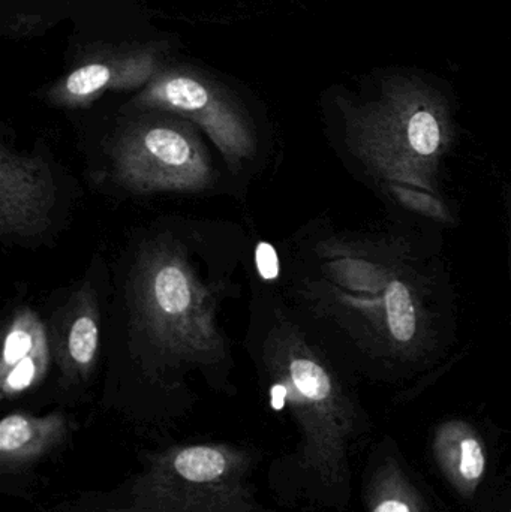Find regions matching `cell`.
<instances>
[{
  "label": "cell",
  "mask_w": 511,
  "mask_h": 512,
  "mask_svg": "<svg viewBox=\"0 0 511 512\" xmlns=\"http://www.w3.org/2000/svg\"><path fill=\"white\" fill-rule=\"evenodd\" d=\"M254 456L228 444L179 445L147 457L119 496L90 512H261Z\"/></svg>",
  "instance_id": "6da1fadb"
},
{
  "label": "cell",
  "mask_w": 511,
  "mask_h": 512,
  "mask_svg": "<svg viewBox=\"0 0 511 512\" xmlns=\"http://www.w3.org/2000/svg\"><path fill=\"white\" fill-rule=\"evenodd\" d=\"M215 298L177 246H149L134 274L138 324L159 349L188 358L215 360L224 337L215 324Z\"/></svg>",
  "instance_id": "7a4b0ae2"
},
{
  "label": "cell",
  "mask_w": 511,
  "mask_h": 512,
  "mask_svg": "<svg viewBox=\"0 0 511 512\" xmlns=\"http://www.w3.org/2000/svg\"><path fill=\"white\" fill-rule=\"evenodd\" d=\"M114 176L135 194L198 192L215 182V170L194 123L176 114L126 102L114 132Z\"/></svg>",
  "instance_id": "3957f363"
},
{
  "label": "cell",
  "mask_w": 511,
  "mask_h": 512,
  "mask_svg": "<svg viewBox=\"0 0 511 512\" xmlns=\"http://www.w3.org/2000/svg\"><path fill=\"white\" fill-rule=\"evenodd\" d=\"M128 102L200 126L233 171L257 152V126L239 84L203 63L174 56Z\"/></svg>",
  "instance_id": "277c9868"
},
{
  "label": "cell",
  "mask_w": 511,
  "mask_h": 512,
  "mask_svg": "<svg viewBox=\"0 0 511 512\" xmlns=\"http://www.w3.org/2000/svg\"><path fill=\"white\" fill-rule=\"evenodd\" d=\"M264 363L273 381V403H287L302 432L300 466L335 480L344 459V429L329 373L282 325L267 339Z\"/></svg>",
  "instance_id": "5b68a950"
},
{
  "label": "cell",
  "mask_w": 511,
  "mask_h": 512,
  "mask_svg": "<svg viewBox=\"0 0 511 512\" xmlns=\"http://www.w3.org/2000/svg\"><path fill=\"white\" fill-rule=\"evenodd\" d=\"M167 39L89 45L80 48L72 68L44 92L48 104L86 108L107 93L140 92L173 59Z\"/></svg>",
  "instance_id": "8992f818"
},
{
  "label": "cell",
  "mask_w": 511,
  "mask_h": 512,
  "mask_svg": "<svg viewBox=\"0 0 511 512\" xmlns=\"http://www.w3.org/2000/svg\"><path fill=\"white\" fill-rule=\"evenodd\" d=\"M56 186L38 158L0 147V231L3 236L30 237L48 227Z\"/></svg>",
  "instance_id": "52a82bcc"
},
{
  "label": "cell",
  "mask_w": 511,
  "mask_h": 512,
  "mask_svg": "<svg viewBox=\"0 0 511 512\" xmlns=\"http://www.w3.org/2000/svg\"><path fill=\"white\" fill-rule=\"evenodd\" d=\"M50 361L47 331L36 313L21 309L6 328L0 363V390L18 396L44 379Z\"/></svg>",
  "instance_id": "ba28073f"
},
{
  "label": "cell",
  "mask_w": 511,
  "mask_h": 512,
  "mask_svg": "<svg viewBox=\"0 0 511 512\" xmlns=\"http://www.w3.org/2000/svg\"><path fill=\"white\" fill-rule=\"evenodd\" d=\"M63 378L69 384L89 378L99 351V310L95 291L83 286L66 307L51 340Z\"/></svg>",
  "instance_id": "9c48e42d"
},
{
  "label": "cell",
  "mask_w": 511,
  "mask_h": 512,
  "mask_svg": "<svg viewBox=\"0 0 511 512\" xmlns=\"http://www.w3.org/2000/svg\"><path fill=\"white\" fill-rule=\"evenodd\" d=\"M68 435L65 415L9 414L0 423V472L17 474L44 459Z\"/></svg>",
  "instance_id": "30bf717a"
},
{
  "label": "cell",
  "mask_w": 511,
  "mask_h": 512,
  "mask_svg": "<svg viewBox=\"0 0 511 512\" xmlns=\"http://www.w3.org/2000/svg\"><path fill=\"white\" fill-rule=\"evenodd\" d=\"M434 450L450 484L461 495H473L486 472L485 448L474 430L464 423L446 424L437 433Z\"/></svg>",
  "instance_id": "8fae6325"
},
{
  "label": "cell",
  "mask_w": 511,
  "mask_h": 512,
  "mask_svg": "<svg viewBox=\"0 0 511 512\" xmlns=\"http://www.w3.org/2000/svg\"><path fill=\"white\" fill-rule=\"evenodd\" d=\"M371 512H423L416 489L398 469H386L375 481L371 493Z\"/></svg>",
  "instance_id": "7c38bea8"
},
{
  "label": "cell",
  "mask_w": 511,
  "mask_h": 512,
  "mask_svg": "<svg viewBox=\"0 0 511 512\" xmlns=\"http://www.w3.org/2000/svg\"><path fill=\"white\" fill-rule=\"evenodd\" d=\"M387 319L390 331L399 342H408L416 334V310L410 291L404 283H390L386 294Z\"/></svg>",
  "instance_id": "4fadbf2b"
},
{
  "label": "cell",
  "mask_w": 511,
  "mask_h": 512,
  "mask_svg": "<svg viewBox=\"0 0 511 512\" xmlns=\"http://www.w3.org/2000/svg\"><path fill=\"white\" fill-rule=\"evenodd\" d=\"M407 138L410 146L419 155L428 156L437 152L441 141L440 123L434 113L420 108L408 119Z\"/></svg>",
  "instance_id": "5bb4252c"
},
{
  "label": "cell",
  "mask_w": 511,
  "mask_h": 512,
  "mask_svg": "<svg viewBox=\"0 0 511 512\" xmlns=\"http://www.w3.org/2000/svg\"><path fill=\"white\" fill-rule=\"evenodd\" d=\"M395 192L399 200L405 206L410 207V209L417 210V212L423 213V215L434 216V218H444L443 206L435 198L402 188H395Z\"/></svg>",
  "instance_id": "9a60e30c"
},
{
  "label": "cell",
  "mask_w": 511,
  "mask_h": 512,
  "mask_svg": "<svg viewBox=\"0 0 511 512\" xmlns=\"http://www.w3.org/2000/svg\"><path fill=\"white\" fill-rule=\"evenodd\" d=\"M257 270L264 280H275L279 276V259L270 243L261 242L255 251Z\"/></svg>",
  "instance_id": "2e32d148"
}]
</instances>
